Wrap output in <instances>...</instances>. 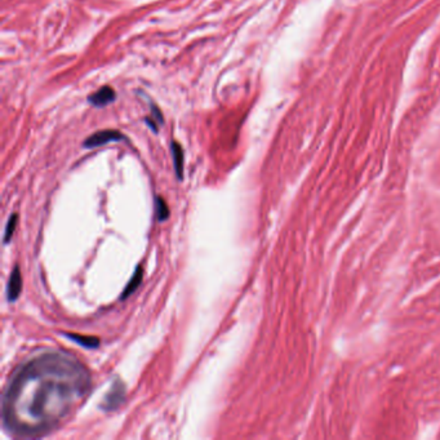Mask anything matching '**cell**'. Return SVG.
I'll return each instance as SVG.
<instances>
[{"label":"cell","instance_id":"7a4b0ae2","mask_svg":"<svg viewBox=\"0 0 440 440\" xmlns=\"http://www.w3.org/2000/svg\"><path fill=\"white\" fill-rule=\"evenodd\" d=\"M126 400V386L120 380H115L109 393L103 398L101 408L105 411H114L123 404Z\"/></svg>","mask_w":440,"mask_h":440},{"label":"cell","instance_id":"9c48e42d","mask_svg":"<svg viewBox=\"0 0 440 440\" xmlns=\"http://www.w3.org/2000/svg\"><path fill=\"white\" fill-rule=\"evenodd\" d=\"M155 212H156V218L159 222H164L169 217V208L162 197L155 198Z\"/></svg>","mask_w":440,"mask_h":440},{"label":"cell","instance_id":"5b68a950","mask_svg":"<svg viewBox=\"0 0 440 440\" xmlns=\"http://www.w3.org/2000/svg\"><path fill=\"white\" fill-rule=\"evenodd\" d=\"M22 291V275L20 271L19 266H14L13 271L9 276L8 286H7V296H8L9 301L14 302L20 297Z\"/></svg>","mask_w":440,"mask_h":440},{"label":"cell","instance_id":"52a82bcc","mask_svg":"<svg viewBox=\"0 0 440 440\" xmlns=\"http://www.w3.org/2000/svg\"><path fill=\"white\" fill-rule=\"evenodd\" d=\"M65 336L78 345L83 346V347L97 348L100 346V340L97 337H92V336H81L76 335V333H65Z\"/></svg>","mask_w":440,"mask_h":440},{"label":"cell","instance_id":"3957f363","mask_svg":"<svg viewBox=\"0 0 440 440\" xmlns=\"http://www.w3.org/2000/svg\"><path fill=\"white\" fill-rule=\"evenodd\" d=\"M124 138H126L124 134H121L119 131H115V129H105V131H100L91 134V136L84 141V147H86V149H93V147L103 146V145L109 144V142L123 141Z\"/></svg>","mask_w":440,"mask_h":440},{"label":"cell","instance_id":"277c9868","mask_svg":"<svg viewBox=\"0 0 440 440\" xmlns=\"http://www.w3.org/2000/svg\"><path fill=\"white\" fill-rule=\"evenodd\" d=\"M115 98V91H114L111 86L106 85L100 88L97 92L92 93V95L88 97V102H90L91 105L96 106V108H102V106H106L109 105V103L114 102Z\"/></svg>","mask_w":440,"mask_h":440},{"label":"cell","instance_id":"30bf717a","mask_svg":"<svg viewBox=\"0 0 440 440\" xmlns=\"http://www.w3.org/2000/svg\"><path fill=\"white\" fill-rule=\"evenodd\" d=\"M17 220H19V216L17 215H12L11 217L8 218V222H7L6 230H4V240H3L4 244L9 243V240H11L12 236H13L14 230H16Z\"/></svg>","mask_w":440,"mask_h":440},{"label":"cell","instance_id":"8992f818","mask_svg":"<svg viewBox=\"0 0 440 440\" xmlns=\"http://www.w3.org/2000/svg\"><path fill=\"white\" fill-rule=\"evenodd\" d=\"M170 150H172L173 164H174L175 174H177L179 180L181 181L182 177H184V150H182L181 145L175 141L172 142Z\"/></svg>","mask_w":440,"mask_h":440},{"label":"cell","instance_id":"ba28073f","mask_svg":"<svg viewBox=\"0 0 440 440\" xmlns=\"http://www.w3.org/2000/svg\"><path fill=\"white\" fill-rule=\"evenodd\" d=\"M142 278H144V273H142V268L141 266H138V268L136 269V271H134L133 276L131 278V280L128 281V284H127L126 289H124L123 292H121L120 294V300H126L127 297L131 296L132 293H133L134 291H136L137 288H138V286L141 284Z\"/></svg>","mask_w":440,"mask_h":440},{"label":"cell","instance_id":"6da1fadb","mask_svg":"<svg viewBox=\"0 0 440 440\" xmlns=\"http://www.w3.org/2000/svg\"><path fill=\"white\" fill-rule=\"evenodd\" d=\"M90 386V375L75 359L42 355L13 377L4 396V422L19 434L48 431L83 400Z\"/></svg>","mask_w":440,"mask_h":440}]
</instances>
